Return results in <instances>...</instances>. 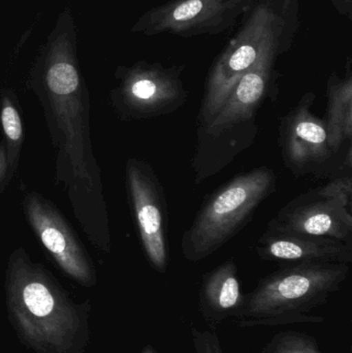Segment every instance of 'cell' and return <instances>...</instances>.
<instances>
[{"instance_id": "1", "label": "cell", "mask_w": 352, "mask_h": 353, "mask_svg": "<svg viewBox=\"0 0 352 353\" xmlns=\"http://www.w3.org/2000/svg\"><path fill=\"white\" fill-rule=\"evenodd\" d=\"M43 110L55 153L56 184L62 187L87 239L111 251L103 176L93 151L90 97L78 58V31L63 8L35 56L26 82Z\"/></svg>"}, {"instance_id": "2", "label": "cell", "mask_w": 352, "mask_h": 353, "mask_svg": "<svg viewBox=\"0 0 352 353\" xmlns=\"http://www.w3.org/2000/svg\"><path fill=\"white\" fill-rule=\"evenodd\" d=\"M8 319L19 340L37 353H84L89 342L88 306L76 304L55 277L23 247L6 271Z\"/></svg>"}, {"instance_id": "3", "label": "cell", "mask_w": 352, "mask_h": 353, "mask_svg": "<svg viewBox=\"0 0 352 353\" xmlns=\"http://www.w3.org/2000/svg\"><path fill=\"white\" fill-rule=\"evenodd\" d=\"M239 24L207 74L198 128L214 119L240 79L267 51L291 49L299 28V0H256Z\"/></svg>"}, {"instance_id": "4", "label": "cell", "mask_w": 352, "mask_h": 353, "mask_svg": "<svg viewBox=\"0 0 352 353\" xmlns=\"http://www.w3.org/2000/svg\"><path fill=\"white\" fill-rule=\"evenodd\" d=\"M351 265L300 263L285 265L258 281L234 313L239 327H278L293 323H322L313 314L342 288Z\"/></svg>"}, {"instance_id": "5", "label": "cell", "mask_w": 352, "mask_h": 353, "mask_svg": "<svg viewBox=\"0 0 352 353\" xmlns=\"http://www.w3.org/2000/svg\"><path fill=\"white\" fill-rule=\"evenodd\" d=\"M277 180L274 170L265 165L234 176L209 194L182 236L186 261H204L237 236L276 192Z\"/></svg>"}, {"instance_id": "6", "label": "cell", "mask_w": 352, "mask_h": 353, "mask_svg": "<svg viewBox=\"0 0 352 353\" xmlns=\"http://www.w3.org/2000/svg\"><path fill=\"white\" fill-rule=\"evenodd\" d=\"M185 65H165L140 60L115 70L117 85L110 91V103L122 121L154 119L175 113L187 103Z\"/></svg>"}, {"instance_id": "7", "label": "cell", "mask_w": 352, "mask_h": 353, "mask_svg": "<svg viewBox=\"0 0 352 353\" xmlns=\"http://www.w3.org/2000/svg\"><path fill=\"white\" fill-rule=\"evenodd\" d=\"M256 0H169L151 8L134 23V34L183 39L218 35L241 21Z\"/></svg>"}, {"instance_id": "8", "label": "cell", "mask_w": 352, "mask_h": 353, "mask_svg": "<svg viewBox=\"0 0 352 353\" xmlns=\"http://www.w3.org/2000/svg\"><path fill=\"white\" fill-rule=\"evenodd\" d=\"M125 186L145 256L155 271L167 273V205L163 184L147 161L130 157L125 163Z\"/></svg>"}, {"instance_id": "9", "label": "cell", "mask_w": 352, "mask_h": 353, "mask_svg": "<svg viewBox=\"0 0 352 353\" xmlns=\"http://www.w3.org/2000/svg\"><path fill=\"white\" fill-rule=\"evenodd\" d=\"M22 205L33 234L61 271L80 285L94 286V263L60 210L37 191L27 192Z\"/></svg>"}, {"instance_id": "10", "label": "cell", "mask_w": 352, "mask_h": 353, "mask_svg": "<svg viewBox=\"0 0 352 353\" xmlns=\"http://www.w3.org/2000/svg\"><path fill=\"white\" fill-rule=\"evenodd\" d=\"M315 101V93H305L297 105L281 117L279 124L283 163L295 178L314 173L334 157L324 119L312 112Z\"/></svg>"}, {"instance_id": "11", "label": "cell", "mask_w": 352, "mask_h": 353, "mask_svg": "<svg viewBox=\"0 0 352 353\" xmlns=\"http://www.w3.org/2000/svg\"><path fill=\"white\" fill-rule=\"evenodd\" d=\"M268 228L307 236H324L351 246V212L314 189L289 201L269 221Z\"/></svg>"}, {"instance_id": "12", "label": "cell", "mask_w": 352, "mask_h": 353, "mask_svg": "<svg viewBox=\"0 0 352 353\" xmlns=\"http://www.w3.org/2000/svg\"><path fill=\"white\" fill-rule=\"evenodd\" d=\"M283 48L269 50L240 79L231 95L214 119L198 130L207 132H219L241 122L256 119V112L267 99L276 101L278 79L276 61L287 53Z\"/></svg>"}, {"instance_id": "13", "label": "cell", "mask_w": 352, "mask_h": 353, "mask_svg": "<svg viewBox=\"0 0 352 353\" xmlns=\"http://www.w3.org/2000/svg\"><path fill=\"white\" fill-rule=\"evenodd\" d=\"M254 248L262 261L275 263H352V247L341 241L284 232L268 226Z\"/></svg>"}, {"instance_id": "14", "label": "cell", "mask_w": 352, "mask_h": 353, "mask_svg": "<svg viewBox=\"0 0 352 353\" xmlns=\"http://www.w3.org/2000/svg\"><path fill=\"white\" fill-rule=\"evenodd\" d=\"M260 128L256 119L241 122L215 132L196 130V146L191 161L196 185L225 170L253 145Z\"/></svg>"}, {"instance_id": "15", "label": "cell", "mask_w": 352, "mask_h": 353, "mask_svg": "<svg viewBox=\"0 0 352 353\" xmlns=\"http://www.w3.org/2000/svg\"><path fill=\"white\" fill-rule=\"evenodd\" d=\"M243 298L238 267L233 259L204 274L198 292V310L209 330H216L231 319Z\"/></svg>"}, {"instance_id": "16", "label": "cell", "mask_w": 352, "mask_h": 353, "mask_svg": "<svg viewBox=\"0 0 352 353\" xmlns=\"http://www.w3.org/2000/svg\"><path fill=\"white\" fill-rule=\"evenodd\" d=\"M326 117L329 144L333 154H338L343 145L352 139V68L351 58H347L344 77L333 72L327 84Z\"/></svg>"}, {"instance_id": "17", "label": "cell", "mask_w": 352, "mask_h": 353, "mask_svg": "<svg viewBox=\"0 0 352 353\" xmlns=\"http://www.w3.org/2000/svg\"><path fill=\"white\" fill-rule=\"evenodd\" d=\"M0 125L10 167L17 173L24 143V128L18 97L12 89L3 88L0 92Z\"/></svg>"}, {"instance_id": "18", "label": "cell", "mask_w": 352, "mask_h": 353, "mask_svg": "<svg viewBox=\"0 0 352 353\" xmlns=\"http://www.w3.org/2000/svg\"><path fill=\"white\" fill-rule=\"evenodd\" d=\"M262 353H324L315 338L296 331L280 332L273 336Z\"/></svg>"}, {"instance_id": "19", "label": "cell", "mask_w": 352, "mask_h": 353, "mask_svg": "<svg viewBox=\"0 0 352 353\" xmlns=\"http://www.w3.org/2000/svg\"><path fill=\"white\" fill-rule=\"evenodd\" d=\"M322 196L334 199L337 203L351 211L352 178L351 175L333 179L328 184L314 189Z\"/></svg>"}, {"instance_id": "20", "label": "cell", "mask_w": 352, "mask_h": 353, "mask_svg": "<svg viewBox=\"0 0 352 353\" xmlns=\"http://www.w3.org/2000/svg\"><path fill=\"white\" fill-rule=\"evenodd\" d=\"M192 345L196 353H225L220 339L214 331L191 329Z\"/></svg>"}, {"instance_id": "21", "label": "cell", "mask_w": 352, "mask_h": 353, "mask_svg": "<svg viewBox=\"0 0 352 353\" xmlns=\"http://www.w3.org/2000/svg\"><path fill=\"white\" fill-rule=\"evenodd\" d=\"M14 175H16V173L12 171V167H10L6 145H4L3 141H1L0 142V195L10 185V181Z\"/></svg>"}, {"instance_id": "22", "label": "cell", "mask_w": 352, "mask_h": 353, "mask_svg": "<svg viewBox=\"0 0 352 353\" xmlns=\"http://www.w3.org/2000/svg\"><path fill=\"white\" fill-rule=\"evenodd\" d=\"M331 2L340 16L352 18V0H331Z\"/></svg>"}, {"instance_id": "23", "label": "cell", "mask_w": 352, "mask_h": 353, "mask_svg": "<svg viewBox=\"0 0 352 353\" xmlns=\"http://www.w3.org/2000/svg\"><path fill=\"white\" fill-rule=\"evenodd\" d=\"M351 146L349 147V150H347L346 159H345L344 165H347L349 169H351L352 167V157H351Z\"/></svg>"}, {"instance_id": "24", "label": "cell", "mask_w": 352, "mask_h": 353, "mask_svg": "<svg viewBox=\"0 0 352 353\" xmlns=\"http://www.w3.org/2000/svg\"><path fill=\"white\" fill-rule=\"evenodd\" d=\"M141 353H157V352L155 350V348L153 347V346L147 345L143 348L142 352Z\"/></svg>"}]
</instances>
